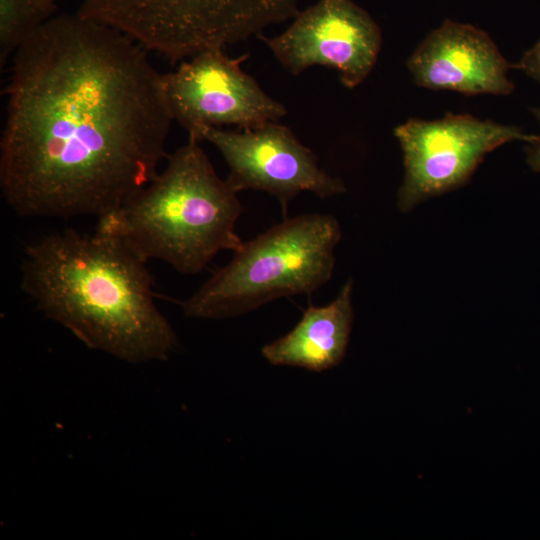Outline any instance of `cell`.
<instances>
[{"instance_id":"obj_12","label":"cell","mask_w":540,"mask_h":540,"mask_svg":"<svg viewBox=\"0 0 540 540\" xmlns=\"http://www.w3.org/2000/svg\"><path fill=\"white\" fill-rule=\"evenodd\" d=\"M56 0H0V64L54 16Z\"/></svg>"},{"instance_id":"obj_3","label":"cell","mask_w":540,"mask_h":540,"mask_svg":"<svg viewBox=\"0 0 540 540\" xmlns=\"http://www.w3.org/2000/svg\"><path fill=\"white\" fill-rule=\"evenodd\" d=\"M241 212L237 192L219 178L199 141L189 138L148 185L99 217L96 230L146 262L158 259L192 275L218 252L242 245L235 230Z\"/></svg>"},{"instance_id":"obj_8","label":"cell","mask_w":540,"mask_h":540,"mask_svg":"<svg viewBox=\"0 0 540 540\" xmlns=\"http://www.w3.org/2000/svg\"><path fill=\"white\" fill-rule=\"evenodd\" d=\"M198 140L213 144L227 166L226 182L235 191L258 190L274 196L287 212L300 192L325 199L345 191L343 182L322 170L312 150L277 122L243 129H202Z\"/></svg>"},{"instance_id":"obj_13","label":"cell","mask_w":540,"mask_h":540,"mask_svg":"<svg viewBox=\"0 0 540 540\" xmlns=\"http://www.w3.org/2000/svg\"><path fill=\"white\" fill-rule=\"evenodd\" d=\"M514 66L527 76L540 82V40L526 51Z\"/></svg>"},{"instance_id":"obj_1","label":"cell","mask_w":540,"mask_h":540,"mask_svg":"<svg viewBox=\"0 0 540 540\" xmlns=\"http://www.w3.org/2000/svg\"><path fill=\"white\" fill-rule=\"evenodd\" d=\"M12 60L0 189L18 216L99 218L153 180L173 117L147 50L76 11Z\"/></svg>"},{"instance_id":"obj_11","label":"cell","mask_w":540,"mask_h":540,"mask_svg":"<svg viewBox=\"0 0 540 540\" xmlns=\"http://www.w3.org/2000/svg\"><path fill=\"white\" fill-rule=\"evenodd\" d=\"M352 288L349 279L329 304L309 305L290 332L262 347L263 357L272 365L314 372L337 366L346 353L352 327Z\"/></svg>"},{"instance_id":"obj_9","label":"cell","mask_w":540,"mask_h":540,"mask_svg":"<svg viewBox=\"0 0 540 540\" xmlns=\"http://www.w3.org/2000/svg\"><path fill=\"white\" fill-rule=\"evenodd\" d=\"M264 41L290 73L326 66L352 89L372 71L382 36L374 19L353 1L319 0L300 11L283 33Z\"/></svg>"},{"instance_id":"obj_10","label":"cell","mask_w":540,"mask_h":540,"mask_svg":"<svg viewBox=\"0 0 540 540\" xmlns=\"http://www.w3.org/2000/svg\"><path fill=\"white\" fill-rule=\"evenodd\" d=\"M417 85L466 95H508L511 64L490 36L470 24L446 20L417 46L407 60Z\"/></svg>"},{"instance_id":"obj_2","label":"cell","mask_w":540,"mask_h":540,"mask_svg":"<svg viewBox=\"0 0 540 540\" xmlns=\"http://www.w3.org/2000/svg\"><path fill=\"white\" fill-rule=\"evenodd\" d=\"M146 263L116 237L66 229L25 247L20 285L87 347L129 363L165 360L177 337L155 303Z\"/></svg>"},{"instance_id":"obj_14","label":"cell","mask_w":540,"mask_h":540,"mask_svg":"<svg viewBox=\"0 0 540 540\" xmlns=\"http://www.w3.org/2000/svg\"><path fill=\"white\" fill-rule=\"evenodd\" d=\"M533 113L540 123V107L533 109ZM528 163L533 170L540 172V136L528 150Z\"/></svg>"},{"instance_id":"obj_5","label":"cell","mask_w":540,"mask_h":540,"mask_svg":"<svg viewBox=\"0 0 540 540\" xmlns=\"http://www.w3.org/2000/svg\"><path fill=\"white\" fill-rule=\"evenodd\" d=\"M78 11L175 64L294 19L298 0H81Z\"/></svg>"},{"instance_id":"obj_6","label":"cell","mask_w":540,"mask_h":540,"mask_svg":"<svg viewBox=\"0 0 540 540\" xmlns=\"http://www.w3.org/2000/svg\"><path fill=\"white\" fill-rule=\"evenodd\" d=\"M404 159L405 175L398 205L408 210L419 201L462 185L485 155L515 141L534 143L538 136L520 128L468 114L437 120L410 119L394 130Z\"/></svg>"},{"instance_id":"obj_7","label":"cell","mask_w":540,"mask_h":540,"mask_svg":"<svg viewBox=\"0 0 540 540\" xmlns=\"http://www.w3.org/2000/svg\"><path fill=\"white\" fill-rule=\"evenodd\" d=\"M246 58H231L222 48L208 49L162 74L173 120L187 130L189 138L199 141L200 131L208 127L252 129L286 115L285 106L242 70Z\"/></svg>"},{"instance_id":"obj_4","label":"cell","mask_w":540,"mask_h":540,"mask_svg":"<svg viewBox=\"0 0 540 540\" xmlns=\"http://www.w3.org/2000/svg\"><path fill=\"white\" fill-rule=\"evenodd\" d=\"M341 228L332 215L302 214L243 242L232 259L183 304L187 317L225 319L275 299L311 294L335 265Z\"/></svg>"}]
</instances>
